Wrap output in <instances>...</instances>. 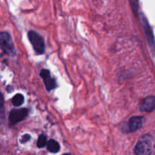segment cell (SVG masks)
Segmentation results:
<instances>
[{
  "mask_svg": "<svg viewBox=\"0 0 155 155\" xmlns=\"http://www.w3.org/2000/svg\"><path fill=\"white\" fill-rule=\"evenodd\" d=\"M62 155H71V154H68V153H66V154H62Z\"/></svg>",
  "mask_w": 155,
  "mask_h": 155,
  "instance_id": "cell-14",
  "label": "cell"
},
{
  "mask_svg": "<svg viewBox=\"0 0 155 155\" xmlns=\"http://www.w3.org/2000/svg\"><path fill=\"white\" fill-rule=\"evenodd\" d=\"M140 21H141V25H142V29L145 33V38H146L147 41H148V44L151 47L154 48L155 47V42H154V34H153L152 30H151V27H150L148 21H147L145 16H144L142 14L140 15Z\"/></svg>",
  "mask_w": 155,
  "mask_h": 155,
  "instance_id": "cell-4",
  "label": "cell"
},
{
  "mask_svg": "<svg viewBox=\"0 0 155 155\" xmlns=\"http://www.w3.org/2000/svg\"><path fill=\"white\" fill-rule=\"evenodd\" d=\"M28 38L38 54H43L45 51V42L42 36L36 32L30 30L28 33Z\"/></svg>",
  "mask_w": 155,
  "mask_h": 155,
  "instance_id": "cell-3",
  "label": "cell"
},
{
  "mask_svg": "<svg viewBox=\"0 0 155 155\" xmlns=\"http://www.w3.org/2000/svg\"><path fill=\"white\" fill-rule=\"evenodd\" d=\"M48 142H47V139H46V136L45 135H40L38 138V140H37V147L38 148H43L45 147V145H47Z\"/></svg>",
  "mask_w": 155,
  "mask_h": 155,
  "instance_id": "cell-11",
  "label": "cell"
},
{
  "mask_svg": "<svg viewBox=\"0 0 155 155\" xmlns=\"http://www.w3.org/2000/svg\"><path fill=\"white\" fill-rule=\"evenodd\" d=\"M130 1V6L133 12L136 16L138 15V12H139V0H129Z\"/></svg>",
  "mask_w": 155,
  "mask_h": 155,
  "instance_id": "cell-12",
  "label": "cell"
},
{
  "mask_svg": "<svg viewBox=\"0 0 155 155\" xmlns=\"http://www.w3.org/2000/svg\"><path fill=\"white\" fill-rule=\"evenodd\" d=\"M144 117L142 116L133 117L130 119L128 123L129 132H136L142 127Z\"/></svg>",
  "mask_w": 155,
  "mask_h": 155,
  "instance_id": "cell-8",
  "label": "cell"
},
{
  "mask_svg": "<svg viewBox=\"0 0 155 155\" xmlns=\"http://www.w3.org/2000/svg\"><path fill=\"white\" fill-rule=\"evenodd\" d=\"M24 98L21 94H17L12 98V104L15 107H19L24 103Z\"/></svg>",
  "mask_w": 155,
  "mask_h": 155,
  "instance_id": "cell-10",
  "label": "cell"
},
{
  "mask_svg": "<svg viewBox=\"0 0 155 155\" xmlns=\"http://www.w3.org/2000/svg\"><path fill=\"white\" fill-rule=\"evenodd\" d=\"M40 77L43 80L45 86L46 87L47 90L51 91V89H54L56 87L55 80L53 78H51L50 76V72L48 70H42L40 72Z\"/></svg>",
  "mask_w": 155,
  "mask_h": 155,
  "instance_id": "cell-7",
  "label": "cell"
},
{
  "mask_svg": "<svg viewBox=\"0 0 155 155\" xmlns=\"http://www.w3.org/2000/svg\"><path fill=\"white\" fill-rule=\"evenodd\" d=\"M30 136L29 134H25V135H24V136H22V138H21V143H26V142H28L29 140H30Z\"/></svg>",
  "mask_w": 155,
  "mask_h": 155,
  "instance_id": "cell-13",
  "label": "cell"
},
{
  "mask_svg": "<svg viewBox=\"0 0 155 155\" xmlns=\"http://www.w3.org/2000/svg\"><path fill=\"white\" fill-rule=\"evenodd\" d=\"M27 114H28V110L26 108L12 110L9 114V123L11 125H15L25 119L26 117L27 116Z\"/></svg>",
  "mask_w": 155,
  "mask_h": 155,
  "instance_id": "cell-5",
  "label": "cell"
},
{
  "mask_svg": "<svg viewBox=\"0 0 155 155\" xmlns=\"http://www.w3.org/2000/svg\"><path fill=\"white\" fill-rule=\"evenodd\" d=\"M155 149V139L151 135L142 136L134 148L136 155H151Z\"/></svg>",
  "mask_w": 155,
  "mask_h": 155,
  "instance_id": "cell-1",
  "label": "cell"
},
{
  "mask_svg": "<svg viewBox=\"0 0 155 155\" xmlns=\"http://www.w3.org/2000/svg\"><path fill=\"white\" fill-rule=\"evenodd\" d=\"M0 43L2 51L8 55L13 57L16 54L13 41L8 33L6 32H2L0 35Z\"/></svg>",
  "mask_w": 155,
  "mask_h": 155,
  "instance_id": "cell-2",
  "label": "cell"
},
{
  "mask_svg": "<svg viewBox=\"0 0 155 155\" xmlns=\"http://www.w3.org/2000/svg\"><path fill=\"white\" fill-rule=\"evenodd\" d=\"M47 149L51 153H58L60 151V145L54 139H50L47 143Z\"/></svg>",
  "mask_w": 155,
  "mask_h": 155,
  "instance_id": "cell-9",
  "label": "cell"
},
{
  "mask_svg": "<svg viewBox=\"0 0 155 155\" xmlns=\"http://www.w3.org/2000/svg\"><path fill=\"white\" fill-rule=\"evenodd\" d=\"M139 109L143 112H151L155 110V96H148L144 98L139 105Z\"/></svg>",
  "mask_w": 155,
  "mask_h": 155,
  "instance_id": "cell-6",
  "label": "cell"
}]
</instances>
